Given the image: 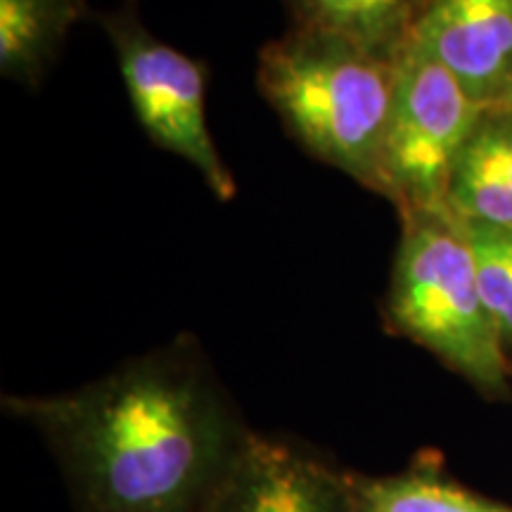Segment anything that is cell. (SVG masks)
Returning a JSON list of instances; mask_svg holds the SVG:
<instances>
[{
    "instance_id": "cell-12",
    "label": "cell",
    "mask_w": 512,
    "mask_h": 512,
    "mask_svg": "<svg viewBox=\"0 0 512 512\" xmlns=\"http://www.w3.org/2000/svg\"><path fill=\"white\" fill-rule=\"evenodd\" d=\"M463 223L475 256L479 290L508 351L512 349V230L479 221Z\"/></svg>"
},
{
    "instance_id": "cell-5",
    "label": "cell",
    "mask_w": 512,
    "mask_h": 512,
    "mask_svg": "<svg viewBox=\"0 0 512 512\" xmlns=\"http://www.w3.org/2000/svg\"><path fill=\"white\" fill-rule=\"evenodd\" d=\"M100 24L112 41L133 112L152 143L185 159L219 200H233L238 185L209 133L202 64L152 36L128 8L102 17Z\"/></svg>"
},
{
    "instance_id": "cell-3",
    "label": "cell",
    "mask_w": 512,
    "mask_h": 512,
    "mask_svg": "<svg viewBox=\"0 0 512 512\" xmlns=\"http://www.w3.org/2000/svg\"><path fill=\"white\" fill-rule=\"evenodd\" d=\"M387 316L482 394H508V351L479 290L465 223L448 207L403 214Z\"/></svg>"
},
{
    "instance_id": "cell-11",
    "label": "cell",
    "mask_w": 512,
    "mask_h": 512,
    "mask_svg": "<svg viewBox=\"0 0 512 512\" xmlns=\"http://www.w3.org/2000/svg\"><path fill=\"white\" fill-rule=\"evenodd\" d=\"M356 512H512V508L472 494L430 470L392 477H351Z\"/></svg>"
},
{
    "instance_id": "cell-9",
    "label": "cell",
    "mask_w": 512,
    "mask_h": 512,
    "mask_svg": "<svg viewBox=\"0 0 512 512\" xmlns=\"http://www.w3.org/2000/svg\"><path fill=\"white\" fill-rule=\"evenodd\" d=\"M86 15V0H0V72L34 86Z\"/></svg>"
},
{
    "instance_id": "cell-1",
    "label": "cell",
    "mask_w": 512,
    "mask_h": 512,
    "mask_svg": "<svg viewBox=\"0 0 512 512\" xmlns=\"http://www.w3.org/2000/svg\"><path fill=\"white\" fill-rule=\"evenodd\" d=\"M3 403L48 441L79 512H204L249 437L188 337L74 392Z\"/></svg>"
},
{
    "instance_id": "cell-2",
    "label": "cell",
    "mask_w": 512,
    "mask_h": 512,
    "mask_svg": "<svg viewBox=\"0 0 512 512\" xmlns=\"http://www.w3.org/2000/svg\"><path fill=\"white\" fill-rule=\"evenodd\" d=\"M256 83L313 157L387 195L384 136L394 98V60L294 29L261 50Z\"/></svg>"
},
{
    "instance_id": "cell-4",
    "label": "cell",
    "mask_w": 512,
    "mask_h": 512,
    "mask_svg": "<svg viewBox=\"0 0 512 512\" xmlns=\"http://www.w3.org/2000/svg\"><path fill=\"white\" fill-rule=\"evenodd\" d=\"M484 112L446 67L403 43L384 136V197L401 216L448 207L453 171Z\"/></svg>"
},
{
    "instance_id": "cell-13",
    "label": "cell",
    "mask_w": 512,
    "mask_h": 512,
    "mask_svg": "<svg viewBox=\"0 0 512 512\" xmlns=\"http://www.w3.org/2000/svg\"><path fill=\"white\" fill-rule=\"evenodd\" d=\"M494 110H505V112H512V81H510L508 91H505V95H503L501 105L494 107Z\"/></svg>"
},
{
    "instance_id": "cell-8",
    "label": "cell",
    "mask_w": 512,
    "mask_h": 512,
    "mask_svg": "<svg viewBox=\"0 0 512 512\" xmlns=\"http://www.w3.org/2000/svg\"><path fill=\"white\" fill-rule=\"evenodd\" d=\"M448 209L463 221L512 230V112L482 114L453 171Z\"/></svg>"
},
{
    "instance_id": "cell-10",
    "label": "cell",
    "mask_w": 512,
    "mask_h": 512,
    "mask_svg": "<svg viewBox=\"0 0 512 512\" xmlns=\"http://www.w3.org/2000/svg\"><path fill=\"white\" fill-rule=\"evenodd\" d=\"M420 0H292L297 29L339 38L394 60L413 27Z\"/></svg>"
},
{
    "instance_id": "cell-6",
    "label": "cell",
    "mask_w": 512,
    "mask_h": 512,
    "mask_svg": "<svg viewBox=\"0 0 512 512\" xmlns=\"http://www.w3.org/2000/svg\"><path fill=\"white\" fill-rule=\"evenodd\" d=\"M406 43L446 67L494 110L512 81V0H420Z\"/></svg>"
},
{
    "instance_id": "cell-7",
    "label": "cell",
    "mask_w": 512,
    "mask_h": 512,
    "mask_svg": "<svg viewBox=\"0 0 512 512\" xmlns=\"http://www.w3.org/2000/svg\"><path fill=\"white\" fill-rule=\"evenodd\" d=\"M204 512H356L351 475L311 451L249 432Z\"/></svg>"
}]
</instances>
